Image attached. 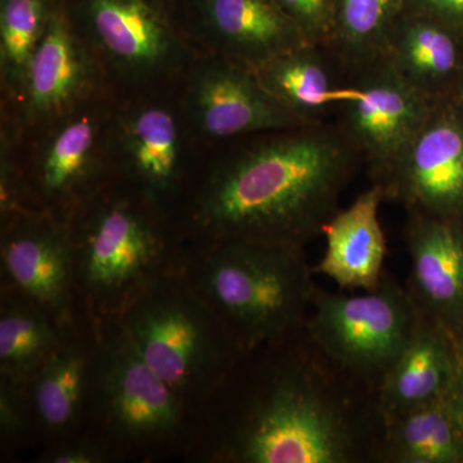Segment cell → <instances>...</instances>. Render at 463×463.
Listing matches in <instances>:
<instances>
[{
	"label": "cell",
	"instance_id": "obj_2",
	"mask_svg": "<svg viewBox=\"0 0 463 463\" xmlns=\"http://www.w3.org/2000/svg\"><path fill=\"white\" fill-rule=\"evenodd\" d=\"M74 258L76 294L94 331L125 310L184 258L172 213L115 178L63 222Z\"/></svg>",
	"mask_w": 463,
	"mask_h": 463
},
{
	"label": "cell",
	"instance_id": "obj_28",
	"mask_svg": "<svg viewBox=\"0 0 463 463\" xmlns=\"http://www.w3.org/2000/svg\"><path fill=\"white\" fill-rule=\"evenodd\" d=\"M33 425L27 386L0 377V430L7 441L24 438Z\"/></svg>",
	"mask_w": 463,
	"mask_h": 463
},
{
	"label": "cell",
	"instance_id": "obj_31",
	"mask_svg": "<svg viewBox=\"0 0 463 463\" xmlns=\"http://www.w3.org/2000/svg\"><path fill=\"white\" fill-rule=\"evenodd\" d=\"M456 87L458 88V94L461 93V99H463V63L458 78H457Z\"/></svg>",
	"mask_w": 463,
	"mask_h": 463
},
{
	"label": "cell",
	"instance_id": "obj_17",
	"mask_svg": "<svg viewBox=\"0 0 463 463\" xmlns=\"http://www.w3.org/2000/svg\"><path fill=\"white\" fill-rule=\"evenodd\" d=\"M93 350V332L76 326L27 385L33 426L51 443L75 437L87 421Z\"/></svg>",
	"mask_w": 463,
	"mask_h": 463
},
{
	"label": "cell",
	"instance_id": "obj_13",
	"mask_svg": "<svg viewBox=\"0 0 463 463\" xmlns=\"http://www.w3.org/2000/svg\"><path fill=\"white\" fill-rule=\"evenodd\" d=\"M106 93L102 72L60 0L33 52L16 105L2 108V118L25 134Z\"/></svg>",
	"mask_w": 463,
	"mask_h": 463
},
{
	"label": "cell",
	"instance_id": "obj_16",
	"mask_svg": "<svg viewBox=\"0 0 463 463\" xmlns=\"http://www.w3.org/2000/svg\"><path fill=\"white\" fill-rule=\"evenodd\" d=\"M176 7L200 54L258 69L309 44L277 0H176Z\"/></svg>",
	"mask_w": 463,
	"mask_h": 463
},
{
	"label": "cell",
	"instance_id": "obj_15",
	"mask_svg": "<svg viewBox=\"0 0 463 463\" xmlns=\"http://www.w3.org/2000/svg\"><path fill=\"white\" fill-rule=\"evenodd\" d=\"M411 212L452 218L463 212V106L447 99L380 178Z\"/></svg>",
	"mask_w": 463,
	"mask_h": 463
},
{
	"label": "cell",
	"instance_id": "obj_25",
	"mask_svg": "<svg viewBox=\"0 0 463 463\" xmlns=\"http://www.w3.org/2000/svg\"><path fill=\"white\" fill-rule=\"evenodd\" d=\"M407 0H337L336 33L330 51L350 74L385 54Z\"/></svg>",
	"mask_w": 463,
	"mask_h": 463
},
{
	"label": "cell",
	"instance_id": "obj_10",
	"mask_svg": "<svg viewBox=\"0 0 463 463\" xmlns=\"http://www.w3.org/2000/svg\"><path fill=\"white\" fill-rule=\"evenodd\" d=\"M192 136L203 151L259 134L304 127L261 83L255 69L200 54L179 88Z\"/></svg>",
	"mask_w": 463,
	"mask_h": 463
},
{
	"label": "cell",
	"instance_id": "obj_29",
	"mask_svg": "<svg viewBox=\"0 0 463 463\" xmlns=\"http://www.w3.org/2000/svg\"><path fill=\"white\" fill-rule=\"evenodd\" d=\"M115 458L114 455L97 439L71 437L53 441L45 449L39 461L44 463H105Z\"/></svg>",
	"mask_w": 463,
	"mask_h": 463
},
{
	"label": "cell",
	"instance_id": "obj_27",
	"mask_svg": "<svg viewBox=\"0 0 463 463\" xmlns=\"http://www.w3.org/2000/svg\"><path fill=\"white\" fill-rule=\"evenodd\" d=\"M309 44L330 50L336 33L337 0H277Z\"/></svg>",
	"mask_w": 463,
	"mask_h": 463
},
{
	"label": "cell",
	"instance_id": "obj_14",
	"mask_svg": "<svg viewBox=\"0 0 463 463\" xmlns=\"http://www.w3.org/2000/svg\"><path fill=\"white\" fill-rule=\"evenodd\" d=\"M353 76L340 108V129L381 178L421 129L435 100L408 83L385 57Z\"/></svg>",
	"mask_w": 463,
	"mask_h": 463
},
{
	"label": "cell",
	"instance_id": "obj_8",
	"mask_svg": "<svg viewBox=\"0 0 463 463\" xmlns=\"http://www.w3.org/2000/svg\"><path fill=\"white\" fill-rule=\"evenodd\" d=\"M112 155L116 178L173 214L206 152L192 136L178 90L116 99Z\"/></svg>",
	"mask_w": 463,
	"mask_h": 463
},
{
	"label": "cell",
	"instance_id": "obj_30",
	"mask_svg": "<svg viewBox=\"0 0 463 463\" xmlns=\"http://www.w3.org/2000/svg\"><path fill=\"white\" fill-rule=\"evenodd\" d=\"M407 8L428 14L463 33V0H407Z\"/></svg>",
	"mask_w": 463,
	"mask_h": 463
},
{
	"label": "cell",
	"instance_id": "obj_3",
	"mask_svg": "<svg viewBox=\"0 0 463 463\" xmlns=\"http://www.w3.org/2000/svg\"><path fill=\"white\" fill-rule=\"evenodd\" d=\"M182 267L240 350L281 340L316 294L298 249L225 242L187 250Z\"/></svg>",
	"mask_w": 463,
	"mask_h": 463
},
{
	"label": "cell",
	"instance_id": "obj_23",
	"mask_svg": "<svg viewBox=\"0 0 463 463\" xmlns=\"http://www.w3.org/2000/svg\"><path fill=\"white\" fill-rule=\"evenodd\" d=\"M72 328L41 307L2 289L0 377L27 386Z\"/></svg>",
	"mask_w": 463,
	"mask_h": 463
},
{
	"label": "cell",
	"instance_id": "obj_20",
	"mask_svg": "<svg viewBox=\"0 0 463 463\" xmlns=\"http://www.w3.org/2000/svg\"><path fill=\"white\" fill-rule=\"evenodd\" d=\"M412 297L438 316L463 309V233L450 219L414 213L407 228Z\"/></svg>",
	"mask_w": 463,
	"mask_h": 463
},
{
	"label": "cell",
	"instance_id": "obj_21",
	"mask_svg": "<svg viewBox=\"0 0 463 463\" xmlns=\"http://www.w3.org/2000/svg\"><path fill=\"white\" fill-rule=\"evenodd\" d=\"M327 48L303 45L286 52L255 69L261 83L283 109L306 125L326 123L350 94V84L340 83Z\"/></svg>",
	"mask_w": 463,
	"mask_h": 463
},
{
	"label": "cell",
	"instance_id": "obj_19",
	"mask_svg": "<svg viewBox=\"0 0 463 463\" xmlns=\"http://www.w3.org/2000/svg\"><path fill=\"white\" fill-rule=\"evenodd\" d=\"M463 33L405 7L383 57L405 80L431 100L447 99L463 63Z\"/></svg>",
	"mask_w": 463,
	"mask_h": 463
},
{
	"label": "cell",
	"instance_id": "obj_24",
	"mask_svg": "<svg viewBox=\"0 0 463 463\" xmlns=\"http://www.w3.org/2000/svg\"><path fill=\"white\" fill-rule=\"evenodd\" d=\"M452 394L390 420L389 449L403 463H452L463 457V411Z\"/></svg>",
	"mask_w": 463,
	"mask_h": 463
},
{
	"label": "cell",
	"instance_id": "obj_22",
	"mask_svg": "<svg viewBox=\"0 0 463 463\" xmlns=\"http://www.w3.org/2000/svg\"><path fill=\"white\" fill-rule=\"evenodd\" d=\"M455 365L443 331L421 315L402 354L385 373L381 403L390 420L450 394Z\"/></svg>",
	"mask_w": 463,
	"mask_h": 463
},
{
	"label": "cell",
	"instance_id": "obj_9",
	"mask_svg": "<svg viewBox=\"0 0 463 463\" xmlns=\"http://www.w3.org/2000/svg\"><path fill=\"white\" fill-rule=\"evenodd\" d=\"M225 455L245 463H341L349 458L350 438L312 383L283 374L251 405Z\"/></svg>",
	"mask_w": 463,
	"mask_h": 463
},
{
	"label": "cell",
	"instance_id": "obj_6",
	"mask_svg": "<svg viewBox=\"0 0 463 463\" xmlns=\"http://www.w3.org/2000/svg\"><path fill=\"white\" fill-rule=\"evenodd\" d=\"M94 350L88 419L90 437L115 458L145 453L181 437L191 413L145 361L118 322L93 331Z\"/></svg>",
	"mask_w": 463,
	"mask_h": 463
},
{
	"label": "cell",
	"instance_id": "obj_18",
	"mask_svg": "<svg viewBox=\"0 0 463 463\" xmlns=\"http://www.w3.org/2000/svg\"><path fill=\"white\" fill-rule=\"evenodd\" d=\"M386 197L385 185L377 182L352 205L332 216L323 227L325 254L315 272L328 277L341 288L371 291L379 288L386 255L379 210Z\"/></svg>",
	"mask_w": 463,
	"mask_h": 463
},
{
	"label": "cell",
	"instance_id": "obj_12",
	"mask_svg": "<svg viewBox=\"0 0 463 463\" xmlns=\"http://www.w3.org/2000/svg\"><path fill=\"white\" fill-rule=\"evenodd\" d=\"M2 289L25 298L63 327L84 323L66 225L38 210L2 222Z\"/></svg>",
	"mask_w": 463,
	"mask_h": 463
},
{
	"label": "cell",
	"instance_id": "obj_7",
	"mask_svg": "<svg viewBox=\"0 0 463 463\" xmlns=\"http://www.w3.org/2000/svg\"><path fill=\"white\" fill-rule=\"evenodd\" d=\"M116 97L102 94L18 138L27 203L65 222L116 178L112 120Z\"/></svg>",
	"mask_w": 463,
	"mask_h": 463
},
{
	"label": "cell",
	"instance_id": "obj_26",
	"mask_svg": "<svg viewBox=\"0 0 463 463\" xmlns=\"http://www.w3.org/2000/svg\"><path fill=\"white\" fill-rule=\"evenodd\" d=\"M60 0H0L2 108L16 105L30 61Z\"/></svg>",
	"mask_w": 463,
	"mask_h": 463
},
{
	"label": "cell",
	"instance_id": "obj_32",
	"mask_svg": "<svg viewBox=\"0 0 463 463\" xmlns=\"http://www.w3.org/2000/svg\"><path fill=\"white\" fill-rule=\"evenodd\" d=\"M459 376H461V379H459V388H461V390H459V398L458 401H459V404H461V408H462V411H463V373L461 374H459Z\"/></svg>",
	"mask_w": 463,
	"mask_h": 463
},
{
	"label": "cell",
	"instance_id": "obj_11",
	"mask_svg": "<svg viewBox=\"0 0 463 463\" xmlns=\"http://www.w3.org/2000/svg\"><path fill=\"white\" fill-rule=\"evenodd\" d=\"M310 331L331 358L347 368L386 371L412 337L420 310L412 295L383 279L359 295L316 292Z\"/></svg>",
	"mask_w": 463,
	"mask_h": 463
},
{
	"label": "cell",
	"instance_id": "obj_5",
	"mask_svg": "<svg viewBox=\"0 0 463 463\" xmlns=\"http://www.w3.org/2000/svg\"><path fill=\"white\" fill-rule=\"evenodd\" d=\"M118 323L190 411L222 385L240 350L182 264L151 283Z\"/></svg>",
	"mask_w": 463,
	"mask_h": 463
},
{
	"label": "cell",
	"instance_id": "obj_4",
	"mask_svg": "<svg viewBox=\"0 0 463 463\" xmlns=\"http://www.w3.org/2000/svg\"><path fill=\"white\" fill-rule=\"evenodd\" d=\"M116 99L178 90L199 51L176 0H62Z\"/></svg>",
	"mask_w": 463,
	"mask_h": 463
},
{
	"label": "cell",
	"instance_id": "obj_1",
	"mask_svg": "<svg viewBox=\"0 0 463 463\" xmlns=\"http://www.w3.org/2000/svg\"><path fill=\"white\" fill-rule=\"evenodd\" d=\"M361 158L340 127L326 123L207 152L173 212L185 251L237 241L303 249L339 212Z\"/></svg>",
	"mask_w": 463,
	"mask_h": 463
}]
</instances>
